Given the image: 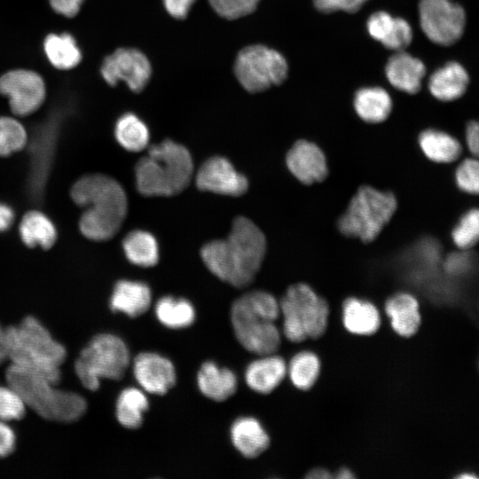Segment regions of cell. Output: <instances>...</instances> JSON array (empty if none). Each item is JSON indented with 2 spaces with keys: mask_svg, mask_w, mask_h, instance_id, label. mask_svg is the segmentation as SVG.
Masks as SVG:
<instances>
[{
  "mask_svg": "<svg viewBox=\"0 0 479 479\" xmlns=\"http://www.w3.org/2000/svg\"><path fill=\"white\" fill-rule=\"evenodd\" d=\"M265 252L266 240L262 231L250 219L239 216L228 236L207 243L200 255L215 276L240 288L253 282Z\"/></svg>",
  "mask_w": 479,
  "mask_h": 479,
  "instance_id": "cell-1",
  "label": "cell"
},
{
  "mask_svg": "<svg viewBox=\"0 0 479 479\" xmlns=\"http://www.w3.org/2000/svg\"><path fill=\"white\" fill-rule=\"evenodd\" d=\"M71 197L86 208L79 222L86 238L104 241L118 232L126 216L127 197L116 180L101 174L86 175L75 183Z\"/></svg>",
  "mask_w": 479,
  "mask_h": 479,
  "instance_id": "cell-2",
  "label": "cell"
},
{
  "mask_svg": "<svg viewBox=\"0 0 479 479\" xmlns=\"http://www.w3.org/2000/svg\"><path fill=\"white\" fill-rule=\"evenodd\" d=\"M4 332L7 358L12 365L41 374L55 384L59 382L67 350L40 321L28 316Z\"/></svg>",
  "mask_w": 479,
  "mask_h": 479,
  "instance_id": "cell-3",
  "label": "cell"
},
{
  "mask_svg": "<svg viewBox=\"0 0 479 479\" xmlns=\"http://www.w3.org/2000/svg\"><path fill=\"white\" fill-rule=\"evenodd\" d=\"M279 315V302L271 294L261 290L246 293L231 308L237 340L258 356L274 354L279 349L281 334L275 321Z\"/></svg>",
  "mask_w": 479,
  "mask_h": 479,
  "instance_id": "cell-4",
  "label": "cell"
},
{
  "mask_svg": "<svg viewBox=\"0 0 479 479\" xmlns=\"http://www.w3.org/2000/svg\"><path fill=\"white\" fill-rule=\"evenodd\" d=\"M193 173L189 151L172 140L153 145L135 167L137 191L145 196H172L189 185Z\"/></svg>",
  "mask_w": 479,
  "mask_h": 479,
  "instance_id": "cell-5",
  "label": "cell"
},
{
  "mask_svg": "<svg viewBox=\"0 0 479 479\" xmlns=\"http://www.w3.org/2000/svg\"><path fill=\"white\" fill-rule=\"evenodd\" d=\"M7 384L21 397L27 407L49 420L73 422L87 409L77 393L57 389V384L36 373L12 365L6 369Z\"/></svg>",
  "mask_w": 479,
  "mask_h": 479,
  "instance_id": "cell-6",
  "label": "cell"
},
{
  "mask_svg": "<svg viewBox=\"0 0 479 479\" xmlns=\"http://www.w3.org/2000/svg\"><path fill=\"white\" fill-rule=\"evenodd\" d=\"M397 207L393 193L363 185L351 197L339 218L338 229L345 236L363 242L373 241L390 221Z\"/></svg>",
  "mask_w": 479,
  "mask_h": 479,
  "instance_id": "cell-7",
  "label": "cell"
},
{
  "mask_svg": "<svg viewBox=\"0 0 479 479\" xmlns=\"http://www.w3.org/2000/svg\"><path fill=\"white\" fill-rule=\"evenodd\" d=\"M283 334L292 342L321 336L328 324L329 306L307 284L290 286L279 302Z\"/></svg>",
  "mask_w": 479,
  "mask_h": 479,
  "instance_id": "cell-8",
  "label": "cell"
},
{
  "mask_svg": "<svg viewBox=\"0 0 479 479\" xmlns=\"http://www.w3.org/2000/svg\"><path fill=\"white\" fill-rule=\"evenodd\" d=\"M130 363V350L123 340L114 334H99L82 349L75 370L82 384L94 391L101 379L121 380Z\"/></svg>",
  "mask_w": 479,
  "mask_h": 479,
  "instance_id": "cell-9",
  "label": "cell"
},
{
  "mask_svg": "<svg viewBox=\"0 0 479 479\" xmlns=\"http://www.w3.org/2000/svg\"><path fill=\"white\" fill-rule=\"evenodd\" d=\"M287 73L288 65L284 56L262 44L243 48L234 64V74L239 82L251 93L282 83Z\"/></svg>",
  "mask_w": 479,
  "mask_h": 479,
  "instance_id": "cell-10",
  "label": "cell"
},
{
  "mask_svg": "<svg viewBox=\"0 0 479 479\" xmlns=\"http://www.w3.org/2000/svg\"><path fill=\"white\" fill-rule=\"evenodd\" d=\"M419 17L422 31L435 43L451 45L463 35L466 13L453 0H420Z\"/></svg>",
  "mask_w": 479,
  "mask_h": 479,
  "instance_id": "cell-11",
  "label": "cell"
},
{
  "mask_svg": "<svg viewBox=\"0 0 479 479\" xmlns=\"http://www.w3.org/2000/svg\"><path fill=\"white\" fill-rule=\"evenodd\" d=\"M0 94L8 99L14 114L27 116L43 104L46 84L43 76L34 70L12 69L0 76Z\"/></svg>",
  "mask_w": 479,
  "mask_h": 479,
  "instance_id": "cell-12",
  "label": "cell"
},
{
  "mask_svg": "<svg viewBox=\"0 0 479 479\" xmlns=\"http://www.w3.org/2000/svg\"><path fill=\"white\" fill-rule=\"evenodd\" d=\"M152 74L146 56L133 48H119L106 56L100 67V75L111 86L124 82L130 90L140 92L147 84Z\"/></svg>",
  "mask_w": 479,
  "mask_h": 479,
  "instance_id": "cell-13",
  "label": "cell"
},
{
  "mask_svg": "<svg viewBox=\"0 0 479 479\" xmlns=\"http://www.w3.org/2000/svg\"><path fill=\"white\" fill-rule=\"evenodd\" d=\"M196 185L201 191L229 196L242 195L248 187L246 177L221 156L211 157L200 166L196 175Z\"/></svg>",
  "mask_w": 479,
  "mask_h": 479,
  "instance_id": "cell-14",
  "label": "cell"
},
{
  "mask_svg": "<svg viewBox=\"0 0 479 479\" xmlns=\"http://www.w3.org/2000/svg\"><path fill=\"white\" fill-rule=\"evenodd\" d=\"M133 373L144 391L155 395L167 393L177 380L172 362L153 352H141L135 357Z\"/></svg>",
  "mask_w": 479,
  "mask_h": 479,
  "instance_id": "cell-15",
  "label": "cell"
},
{
  "mask_svg": "<svg viewBox=\"0 0 479 479\" xmlns=\"http://www.w3.org/2000/svg\"><path fill=\"white\" fill-rule=\"evenodd\" d=\"M286 162L293 176L307 185L323 181L328 173L325 153L308 140L296 141L287 152Z\"/></svg>",
  "mask_w": 479,
  "mask_h": 479,
  "instance_id": "cell-16",
  "label": "cell"
},
{
  "mask_svg": "<svg viewBox=\"0 0 479 479\" xmlns=\"http://www.w3.org/2000/svg\"><path fill=\"white\" fill-rule=\"evenodd\" d=\"M287 365L283 357L268 354L252 361L245 372V380L252 390L260 394H269L284 380Z\"/></svg>",
  "mask_w": 479,
  "mask_h": 479,
  "instance_id": "cell-17",
  "label": "cell"
},
{
  "mask_svg": "<svg viewBox=\"0 0 479 479\" xmlns=\"http://www.w3.org/2000/svg\"><path fill=\"white\" fill-rule=\"evenodd\" d=\"M386 76L392 86L406 93H417L426 74L423 62L404 51H397L386 65Z\"/></svg>",
  "mask_w": 479,
  "mask_h": 479,
  "instance_id": "cell-18",
  "label": "cell"
},
{
  "mask_svg": "<svg viewBox=\"0 0 479 479\" xmlns=\"http://www.w3.org/2000/svg\"><path fill=\"white\" fill-rule=\"evenodd\" d=\"M152 302V292L144 282L122 279L118 281L110 298L113 311L122 312L130 318L144 314Z\"/></svg>",
  "mask_w": 479,
  "mask_h": 479,
  "instance_id": "cell-19",
  "label": "cell"
},
{
  "mask_svg": "<svg viewBox=\"0 0 479 479\" xmlns=\"http://www.w3.org/2000/svg\"><path fill=\"white\" fill-rule=\"evenodd\" d=\"M231 439L244 457L254 459L270 445V437L260 421L253 417H240L231 427Z\"/></svg>",
  "mask_w": 479,
  "mask_h": 479,
  "instance_id": "cell-20",
  "label": "cell"
},
{
  "mask_svg": "<svg viewBox=\"0 0 479 479\" xmlns=\"http://www.w3.org/2000/svg\"><path fill=\"white\" fill-rule=\"evenodd\" d=\"M200 391L208 398L222 402L232 397L238 387L235 373L212 361L203 363L197 373Z\"/></svg>",
  "mask_w": 479,
  "mask_h": 479,
  "instance_id": "cell-21",
  "label": "cell"
},
{
  "mask_svg": "<svg viewBox=\"0 0 479 479\" xmlns=\"http://www.w3.org/2000/svg\"><path fill=\"white\" fill-rule=\"evenodd\" d=\"M385 310L393 330L398 335L410 337L419 329L421 321L420 304L412 294H395L387 301Z\"/></svg>",
  "mask_w": 479,
  "mask_h": 479,
  "instance_id": "cell-22",
  "label": "cell"
},
{
  "mask_svg": "<svg viewBox=\"0 0 479 479\" xmlns=\"http://www.w3.org/2000/svg\"><path fill=\"white\" fill-rule=\"evenodd\" d=\"M468 82L466 69L458 62L452 61L431 75L428 89L436 98L441 101H452L465 93Z\"/></svg>",
  "mask_w": 479,
  "mask_h": 479,
  "instance_id": "cell-23",
  "label": "cell"
},
{
  "mask_svg": "<svg viewBox=\"0 0 479 479\" xmlns=\"http://www.w3.org/2000/svg\"><path fill=\"white\" fill-rule=\"evenodd\" d=\"M43 50L50 64L59 70L75 68L82 59L76 39L68 32L48 34L43 39Z\"/></svg>",
  "mask_w": 479,
  "mask_h": 479,
  "instance_id": "cell-24",
  "label": "cell"
},
{
  "mask_svg": "<svg viewBox=\"0 0 479 479\" xmlns=\"http://www.w3.org/2000/svg\"><path fill=\"white\" fill-rule=\"evenodd\" d=\"M345 328L353 334L370 335L381 324L378 309L368 301L350 297L345 300L342 309Z\"/></svg>",
  "mask_w": 479,
  "mask_h": 479,
  "instance_id": "cell-25",
  "label": "cell"
},
{
  "mask_svg": "<svg viewBox=\"0 0 479 479\" xmlns=\"http://www.w3.org/2000/svg\"><path fill=\"white\" fill-rule=\"evenodd\" d=\"M354 108L357 115L369 123L385 121L392 109L389 93L380 87L363 88L357 91Z\"/></svg>",
  "mask_w": 479,
  "mask_h": 479,
  "instance_id": "cell-26",
  "label": "cell"
},
{
  "mask_svg": "<svg viewBox=\"0 0 479 479\" xmlns=\"http://www.w3.org/2000/svg\"><path fill=\"white\" fill-rule=\"evenodd\" d=\"M419 145L428 159L437 163L454 161L462 151L460 143L455 137L432 129L420 133Z\"/></svg>",
  "mask_w": 479,
  "mask_h": 479,
  "instance_id": "cell-27",
  "label": "cell"
},
{
  "mask_svg": "<svg viewBox=\"0 0 479 479\" xmlns=\"http://www.w3.org/2000/svg\"><path fill=\"white\" fill-rule=\"evenodd\" d=\"M20 234L27 246H39L44 249L52 247L57 238L53 223L47 216L35 210L27 212L23 216L20 224Z\"/></svg>",
  "mask_w": 479,
  "mask_h": 479,
  "instance_id": "cell-28",
  "label": "cell"
},
{
  "mask_svg": "<svg viewBox=\"0 0 479 479\" xmlns=\"http://www.w3.org/2000/svg\"><path fill=\"white\" fill-rule=\"evenodd\" d=\"M122 247L128 260L138 266L151 267L159 260L155 238L148 232L136 230L124 238Z\"/></svg>",
  "mask_w": 479,
  "mask_h": 479,
  "instance_id": "cell-29",
  "label": "cell"
},
{
  "mask_svg": "<svg viewBox=\"0 0 479 479\" xmlns=\"http://www.w3.org/2000/svg\"><path fill=\"white\" fill-rule=\"evenodd\" d=\"M148 399L143 390L129 387L124 389L116 401V418L124 428L135 429L141 426L143 414L148 409Z\"/></svg>",
  "mask_w": 479,
  "mask_h": 479,
  "instance_id": "cell-30",
  "label": "cell"
},
{
  "mask_svg": "<svg viewBox=\"0 0 479 479\" xmlns=\"http://www.w3.org/2000/svg\"><path fill=\"white\" fill-rule=\"evenodd\" d=\"M154 311L160 323L172 329L191 326L196 317L194 307L189 301L172 296L161 298L155 304Z\"/></svg>",
  "mask_w": 479,
  "mask_h": 479,
  "instance_id": "cell-31",
  "label": "cell"
},
{
  "mask_svg": "<svg viewBox=\"0 0 479 479\" xmlns=\"http://www.w3.org/2000/svg\"><path fill=\"white\" fill-rule=\"evenodd\" d=\"M114 134L118 143L130 152L143 150L149 141L146 125L131 113H127L117 120Z\"/></svg>",
  "mask_w": 479,
  "mask_h": 479,
  "instance_id": "cell-32",
  "label": "cell"
},
{
  "mask_svg": "<svg viewBox=\"0 0 479 479\" xmlns=\"http://www.w3.org/2000/svg\"><path fill=\"white\" fill-rule=\"evenodd\" d=\"M320 360L311 351H301L294 355L287 365V373L293 385L301 390L310 389L320 373Z\"/></svg>",
  "mask_w": 479,
  "mask_h": 479,
  "instance_id": "cell-33",
  "label": "cell"
},
{
  "mask_svg": "<svg viewBox=\"0 0 479 479\" xmlns=\"http://www.w3.org/2000/svg\"><path fill=\"white\" fill-rule=\"evenodd\" d=\"M27 139V131L18 120L0 116V156H8L21 150Z\"/></svg>",
  "mask_w": 479,
  "mask_h": 479,
  "instance_id": "cell-34",
  "label": "cell"
},
{
  "mask_svg": "<svg viewBox=\"0 0 479 479\" xmlns=\"http://www.w3.org/2000/svg\"><path fill=\"white\" fill-rule=\"evenodd\" d=\"M479 237V212L477 208L469 209L453 228L452 239L460 249L466 250L477 243Z\"/></svg>",
  "mask_w": 479,
  "mask_h": 479,
  "instance_id": "cell-35",
  "label": "cell"
},
{
  "mask_svg": "<svg viewBox=\"0 0 479 479\" xmlns=\"http://www.w3.org/2000/svg\"><path fill=\"white\" fill-rule=\"evenodd\" d=\"M26 404L20 394L11 386H0V420H20L26 412Z\"/></svg>",
  "mask_w": 479,
  "mask_h": 479,
  "instance_id": "cell-36",
  "label": "cell"
},
{
  "mask_svg": "<svg viewBox=\"0 0 479 479\" xmlns=\"http://www.w3.org/2000/svg\"><path fill=\"white\" fill-rule=\"evenodd\" d=\"M208 2L219 16L235 20L252 13L260 0H208Z\"/></svg>",
  "mask_w": 479,
  "mask_h": 479,
  "instance_id": "cell-37",
  "label": "cell"
},
{
  "mask_svg": "<svg viewBox=\"0 0 479 479\" xmlns=\"http://www.w3.org/2000/svg\"><path fill=\"white\" fill-rule=\"evenodd\" d=\"M455 181L458 187L467 193L477 194L479 188V164L475 158L464 160L457 168Z\"/></svg>",
  "mask_w": 479,
  "mask_h": 479,
  "instance_id": "cell-38",
  "label": "cell"
},
{
  "mask_svg": "<svg viewBox=\"0 0 479 479\" xmlns=\"http://www.w3.org/2000/svg\"><path fill=\"white\" fill-rule=\"evenodd\" d=\"M412 40V30L410 24L402 18H394L391 28L381 42L388 49L397 51H404Z\"/></svg>",
  "mask_w": 479,
  "mask_h": 479,
  "instance_id": "cell-39",
  "label": "cell"
},
{
  "mask_svg": "<svg viewBox=\"0 0 479 479\" xmlns=\"http://www.w3.org/2000/svg\"><path fill=\"white\" fill-rule=\"evenodd\" d=\"M394 18L386 12H376L367 20V30L370 35L382 42L389 34Z\"/></svg>",
  "mask_w": 479,
  "mask_h": 479,
  "instance_id": "cell-40",
  "label": "cell"
},
{
  "mask_svg": "<svg viewBox=\"0 0 479 479\" xmlns=\"http://www.w3.org/2000/svg\"><path fill=\"white\" fill-rule=\"evenodd\" d=\"M315 7L323 12L344 11L355 12L362 4L357 0H314Z\"/></svg>",
  "mask_w": 479,
  "mask_h": 479,
  "instance_id": "cell-41",
  "label": "cell"
},
{
  "mask_svg": "<svg viewBox=\"0 0 479 479\" xmlns=\"http://www.w3.org/2000/svg\"><path fill=\"white\" fill-rule=\"evenodd\" d=\"M52 10L67 18L75 17L81 10L84 0H48Z\"/></svg>",
  "mask_w": 479,
  "mask_h": 479,
  "instance_id": "cell-42",
  "label": "cell"
},
{
  "mask_svg": "<svg viewBox=\"0 0 479 479\" xmlns=\"http://www.w3.org/2000/svg\"><path fill=\"white\" fill-rule=\"evenodd\" d=\"M16 444V437L13 430L0 420V458L10 455Z\"/></svg>",
  "mask_w": 479,
  "mask_h": 479,
  "instance_id": "cell-43",
  "label": "cell"
},
{
  "mask_svg": "<svg viewBox=\"0 0 479 479\" xmlns=\"http://www.w3.org/2000/svg\"><path fill=\"white\" fill-rule=\"evenodd\" d=\"M195 0H163L166 11L175 19H185Z\"/></svg>",
  "mask_w": 479,
  "mask_h": 479,
  "instance_id": "cell-44",
  "label": "cell"
},
{
  "mask_svg": "<svg viewBox=\"0 0 479 479\" xmlns=\"http://www.w3.org/2000/svg\"><path fill=\"white\" fill-rule=\"evenodd\" d=\"M466 143L472 155L476 157L479 152V125L477 122H470L466 129Z\"/></svg>",
  "mask_w": 479,
  "mask_h": 479,
  "instance_id": "cell-45",
  "label": "cell"
},
{
  "mask_svg": "<svg viewBox=\"0 0 479 479\" xmlns=\"http://www.w3.org/2000/svg\"><path fill=\"white\" fill-rule=\"evenodd\" d=\"M14 219L13 210L7 205L0 203V232L6 231Z\"/></svg>",
  "mask_w": 479,
  "mask_h": 479,
  "instance_id": "cell-46",
  "label": "cell"
},
{
  "mask_svg": "<svg viewBox=\"0 0 479 479\" xmlns=\"http://www.w3.org/2000/svg\"><path fill=\"white\" fill-rule=\"evenodd\" d=\"M7 359L5 332L0 326V365Z\"/></svg>",
  "mask_w": 479,
  "mask_h": 479,
  "instance_id": "cell-47",
  "label": "cell"
},
{
  "mask_svg": "<svg viewBox=\"0 0 479 479\" xmlns=\"http://www.w3.org/2000/svg\"><path fill=\"white\" fill-rule=\"evenodd\" d=\"M330 476V473L323 468H315L310 471L307 475V477L311 479H323L329 478Z\"/></svg>",
  "mask_w": 479,
  "mask_h": 479,
  "instance_id": "cell-48",
  "label": "cell"
},
{
  "mask_svg": "<svg viewBox=\"0 0 479 479\" xmlns=\"http://www.w3.org/2000/svg\"><path fill=\"white\" fill-rule=\"evenodd\" d=\"M338 478L342 479H347V478H353L354 475H352L351 471L347 468H342L338 471V474L336 475Z\"/></svg>",
  "mask_w": 479,
  "mask_h": 479,
  "instance_id": "cell-49",
  "label": "cell"
},
{
  "mask_svg": "<svg viewBox=\"0 0 479 479\" xmlns=\"http://www.w3.org/2000/svg\"><path fill=\"white\" fill-rule=\"evenodd\" d=\"M459 477V478H462V479H465V478H469V479H471V478H476L475 475H474L473 474H470V473H469V474H462V475H460Z\"/></svg>",
  "mask_w": 479,
  "mask_h": 479,
  "instance_id": "cell-50",
  "label": "cell"
},
{
  "mask_svg": "<svg viewBox=\"0 0 479 479\" xmlns=\"http://www.w3.org/2000/svg\"><path fill=\"white\" fill-rule=\"evenodd\" d=\"M362 5L368 0H357Z\"/></svg>",
  "mask_w": 479,
  "mask_h": 479,
  "instance_id": "cell-51",
  "label": "cell"
}]
</instances>
